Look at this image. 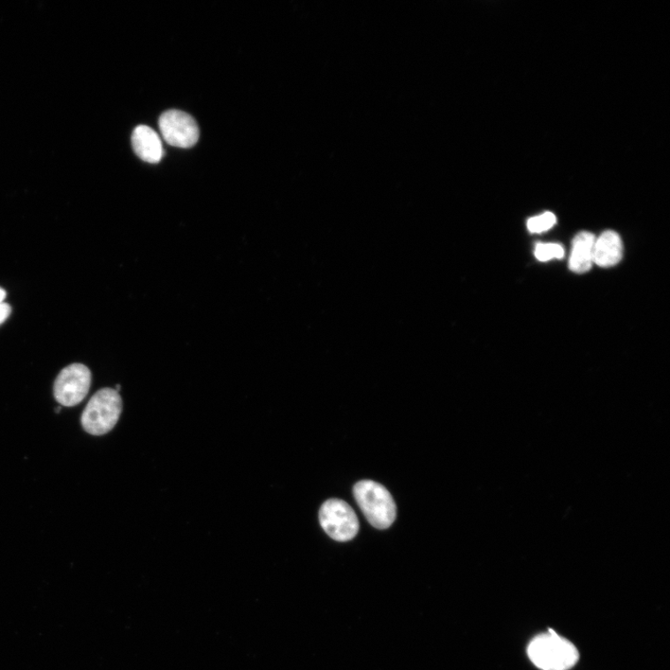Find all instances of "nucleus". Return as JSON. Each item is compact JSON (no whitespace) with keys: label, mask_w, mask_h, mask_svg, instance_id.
Wrapping results in <instances>:
<instances>
[{"label":"nucleus","mask_w":670,"mask_h":670,"mask_svg":"<svg viewBox=\"0 0 670 670\" xmlns=\"http://www.w3.org/2000/svg\"><path fill=\"white\" fill-rule=\"evenodd\" d=\"M320 522L326 534L339 542L354 539L359 532L355 511L340 499H330L323 505Z\"/></svg>","instance_id":"obj_4"},{"label":"nucleus","mask_w":670,"mask_h":670,"mask_svg":"<svg viewBox=\"0 0 670 670\" xmlns=\"http://www.w3.org/2000/svg\"><path fill=\"white\" fill-rule=\"evenodd\" d=\"M122 400L113 389H103L96 392L87 404L81 415L83 430L94 436H102L111 431L120 417Z\"/></svg>","instance_id":"obj_2"},{"label":"nucleus","mask_w":670,"mask_h":670,"mask_svg":"<svg viewBox=\"0 0 670 670\" xmlns=\"http://www.w3.org/2000/svg\"><path fill=\"white\" fill-rule=\"evenodd\" d=\"M92 384L90 369L81 363L65 367L56 379V400L65 407H74L89 393Z\"/></svg>","instance_id":"obj_5"},{"label":"nucleus","mask_w":670,"mask_h":670,"mask_svg":"<svg viewBox=\"0 0 670 670\" xmlns=\"http://www.w3.org/2000/svg\"><path fill=\"white\" fill-rule=\"evenodd\" d=\"M556 222V217L551 211H546V213L529 220L527 226L532 233H542L553 227Z\"/></svg>","instance_id":"obj_10"},{"label":"nucleus","mask_w":670,"mask_h":670,"mask_svg":"<svg viewBox=\"0 0 670 670\" xmlns=\"http://www.w3.org/2000/svg\"><path fill=\"white\" fill-rule=\"evenodd\" d=\"M528 654L543 670H567L578 660L575 647L552 629L550 634L541 635L529 645Z\"/></svg>","instance_id":"obj_3"},{"label":"nucleus","mask_w":670,"mask_h":670,"mask_svg":"<svg viewBox=\"0 0 670 670\" xmlns=\"http://www.w3.org/2000/svg\"><path fill=\"white\" fill-rule=\"evenodd\" d=\"M535 255L539 261L546 262L553 258L561 259L564 256V250L560 244L556 243L537 244Z\"/></svg>","instance_id":"obj_11"},{"label":"nucleus","mask_w":670,"mask_h":670,"mask_svg":"<svg viewBox=\"0 0 670 670\" xmlns=\"http://www.w3.org/2000/svg\"><path fill=\"white\" fill-rule=\"evenodd\" d=\"M623 256V244L619 234L605 232L596 240L593 263L598 267L610 268L619 263Z\"/></svg>","instance_id":"obj_8"},{"label":"nucleus","mask_w":670,"mask_h":670,"mask_svg":"<svg viewBox=\"0 0 670 670\" xmlns=\"http://www.w3.org/2000/svg\"><path fill=\"white\" fill-rule=\"evenodd\" d=\"M158 126L165 142L175 148H192L197 144L200 138L196 120L180 110L164 112L158 120Z\"/></svg>","instance_id":"obj_6"},{"label":"nucleus","mask_w":670,"mask_h":670,"mask_svg":"<svg viewBox=\"0 0 670 670\" xmlns=\"http://www.w3.org/2000/svg\"><path fill=\"white\" fill-rule=\"evenodd\" d=\"M133 148L136 155L146 163L157 164L164 156V146L160 136L150 127L140 126L132 136Z\"/></svg>","instance_id":"obj_7"},{"label":"nucleus","mask_w":670,"mask_h":670,"mask_svg":"<svg viewBox=\"0 0 670 670\" xmlns=\"http://www.w3.org/2000/svg\"><path fill=\"white\" fill-rule=\"evenodd\" d=\"M362 514L377 529L390 528L396 520L397 508L391 492L373 481H362L354 489Z\"/></svg>","instance_id":"obj_1"},{"label":"nucleus","mask_w":670,"mask_h":670,"mask_svg":"<svg viewBox=\"0 0 670 670\" xmlns=\"http://www.w3.org/2000/svg\"><path fill=\"white\" fill-rule=\"evenodd\" d=\"M6 296H7L6 291L4 288L0 287V304L4 302Z\"/></svg>","instance_id":"obj_13"},{"label":"nucleus","mask_w":670,"mask_h":670,"mask_svg":"<svg viewBox=\"0 0 670 670\" xmlns=\"http://www.w3.org/2000/svg\"><path fill=\"white\" fill-rule=\"evenodd\" d=\"M11 308L7 303L0 304V325L4 324L11 316Z\"/></svg>","instance_id":"obj_12"},{"label":"nucleus","mask_w":670,"mask_h":670,"mask_svg":"<svg viewBox=\"0 0 670 670\" xmlns=\"http://www.w3.org/2000/svg\"><path fill=\"white\" fill-rule=\"evenodd\" d=\"M595 241V236L589 232H581L575 236L569 261L573 272L583 274L591 269Z\"/></svg>","instance_id":"obj_9"},{"label":"nucleus","mask_w":670,"mask_h":670,"mask_svg":"<svg viewBox=\"0 0 670 670\" xmlns=\"http://www.w3.org/2000/svg\"><path fill=\"white\" fill-rule=\"evenodd\" d=\"M61 410H62L61 407H57L56 412L59 413V412H61Z\"/></svg>","instance_id":"obj_14"}]
</instances>
